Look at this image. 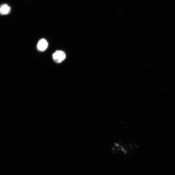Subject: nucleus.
Returning <instances> with one entry per match:
<instances>
[{"label":"nucleus","mask_w":175,"mask_h":175,"mask_svg":"<svg viewBox=\"0 0 175 175\" xmlns=\"http://www.w3.org/2000/svg\"><path fill=\"white\" fill-rule=\"evenodd\" d=\"M66 57V55L62 51L57 50L52 55L53 60L57 63H61L63 61Z\"/></svg>","instance_id":"f257e3e1"},{"label":"nucleus","mask_w":175,"mask_h":175,"mask_svg":"<svg viewBox=\"0 0 175 175\" xmlns=\"http://www.w3.org/2000/svg\"><path fill=\"white\" fill-rule=\"evenodd\" d=\"M48 46V43L45 39H42L38 42L37 46L38 49L40 52H44L46 50Z\"/></svg>","instance_id":"f03ea898"},{"label":"nucleus","mask_w":175,"mask_h":175,"mask_svg":"<svg viewBox=\"0 0 175 175\" xmlns=\"http://www.w3.org/2000/svg\"><path fill=\"white\" fill-rule=\"evenodd\" d=\"M11 7L7 4H3L0 6V14L1 15H6L9 14L11 11Z\"/></svg>","instance_id":"7ed1b4c3"}]
</instances>
